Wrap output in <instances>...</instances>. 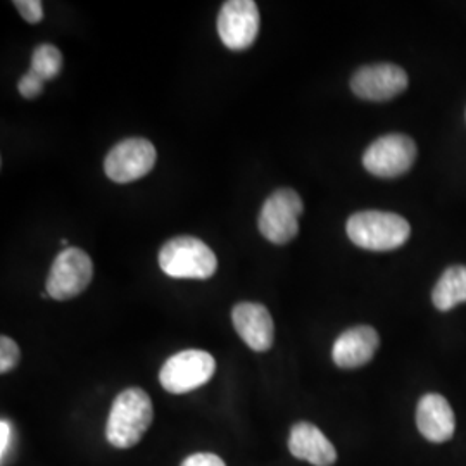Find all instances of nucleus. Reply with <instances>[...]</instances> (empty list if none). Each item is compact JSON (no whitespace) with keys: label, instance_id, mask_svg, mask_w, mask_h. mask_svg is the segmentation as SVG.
<instances>
[{"label":"nucleus","instance_id":"obj_1","mask_svg":"<svg viewBox=\"0 0 466 466\" xmlns=\"http://www.w3.org/2000/svg\"><path fill=\"white\" fill-rule=\"evenodd\" d=\"M154 418V408L149 394L138 387L119 392L111 406L106 437L117 450H130L137 446L149 431Z\"/></svg>","mask_w":466,"mask_h":466},{"label":"nucleus","instance_id":"obj_2","mask_svg":"<svg viewBox=\"0 0 466 466\" xmlns=\"http://www.w3.org/2000/svg\"><path fill=\"white\" fill-rule=\"evenodd\" d=\"M348 237L352 244L368 250H394L404 246L411 227L404 218L385 211H361L348 219Z\"/></svg>","mask_w":466,"mask_h":466},{"label":"nucleus","instance_id":"obj_3","mask_svg":"<svg viewBox=\"0 0 466 466\" xmlns=\"http://www.w3.org/2000/svg\"><path fill=\"white\" fill-rule=\"evenodd\" d=\"M159 267L173 279L208 280L217 273L218 259L209 246L196 237H175L159 250Z\"/></svg>","mask_w":466,"mask_h":466},{"label":"nucleus","instance_id":"obj_4","mask_svg":"<svg viewBox=\"0 0 466 466\" xmlns=\"http://www.w3.org/2000/svg\"><path fill=\"white\" fill-rule=\"evenodd\" d=\"M302 211L304 204L296 190L279 188L265 200L258 219V228L271 244H289L299 233Z\"/></svg>","mask_w":466,"mask_h":466},{"label":"nucleus","instance_id":"obj_5","mask_svg":"<svg viewBox=\"0 0 466 466\" xmlns=\"http://www.w3.org/2000/svg\"><path fill=\"white\" fill-rule=\"evenodd\" d=\"M217 371L215 358L200 350L171 356L159 371V382L169 394H187L209 382Z\"/></svg>","mask_w":466,"mask_h":466},{"label":"nucleus","instance_id":"obj_6","mask_svg":"<svg viewBox=\"0 0 466 466\" xmlns=\"http://www.w3.org/2000/svg\"><path fill=\"white\" fill-rule=\"evenodd\" d=\"M417 159V144L402 134L383 135L377 138L363 156L368 173L380 178H396L410 171Z\"/></svg>","mask_w":466,"mask_h":466},{"label":"nucleus","instance_id":"obj_7","mask_svg":"<svg viewBox=\"0 0 466 466\" xmlns=\"http://www.w3.org/2000/svg\"><path fill=\"white\" fill-rule=\"evenodd\" d=\"M92 277L94 263L90 256L78 248H67L50 268L47 294L56 300L73 299L90 285Z\"/></svg>","mask_w":466,"mask_h":466},{"label":"nucleus","instance_id":"obj_8","mask_svg":"<svg viewBox=\"0 0 466 466\" xmlns=\"http://www.w3.org/2000/svg\"><path fill=\"white\" fill-rule=\"evenodd\" d=\"M156 147L146 138H127L109 150L104 171L116 184H130L150 173L156 165Z\"/></svg>","mask_w":466,"mask_h":466},{"label":"nucleus","instance_id":"obj_9","mask_svg":"<svg viewBox=\"0 0 466 466\" xmlns=\"http://www.w3.org/2000/svg\"><path fill=\"white\" fill-rule=\"evenodd\" d=\"M218 34L225 47L246 50L259 34V9L252 0H228L218 16Z\"/></svg>","mask_w":466,"mask_h":466},{"label":"nucleus","instance_id":"obj_10","mask_svg":"<svg viewBox=\"0 0 466 466\" xmlns=\"http://www.w3.org/2000/svg\"><path fill=\"white\" fill-rule=\"evenodd\" d=\"M408 86V75L402 67L379 63L360 67L352 78L350 88L360 99L385 102L402 94Z\"/></svg>","mask_w":466,"mask_h":466},{"label":"nucleus","instance_id":"obj_11","mask_svg":"<svg viewBox=\"0 0 466 466\" xmlns=\"http://www.w3.org/2000/svg\"><path fill=\"white\" fill-rule=\"evenodd\" d=\"M233 327L240 339L256 352H267L273 346L275 325L267 308L259 302H238L232 311Z\"/></svg>","mask_w":466,"mask_h":466},{"label":"nucleus","instance_id":"obj_12","mask_svg":"<svg viewBox=\"0 0 466 466\" xmlns=\"http://www.w3.org/2000/svg\"><path fill=\"white\" fill-rule=\"evenodd\" d=\"M380 346V337L373 327L360 325L339 335L332 350L333 363L344 370L365 367Z\"/></svg>","mask_w":466,"mask_h":466},{"label":"nucleus","instance_id":"obj_13","mask_svg":"<svg viewBox=\"0 0 466 466\" xmlns=\"http://www.w3.org/2000/svg\"><path fill=\"white\" fill-rule=\"evenodd\" d=\"M289 451L294 458L315 466H332L337 461V451L317 425L299 421L289 435Z\"/></svg>","mask_w":466,"mask_h":466},{"label":"nucleus","instance_id":"obj_14","mask_svg":"<svg viewBox=\"0 0 466 466\" xmlns=\"http://www.w3.org/2000/svg\"><path fill=\"white\" fill-rule=\"evenodd\" d=\"M417 425L420 433L431 442H446L454 435V411L441 394L423 396L417 408Z\"/></svg>","mask_w":466,"mask_h":466},{"label":"nucleus","instance_id":"obj_15","mask_svg":"<svg viewBox=\"0 0 466 466\" xmlns=\"http://www.w3.org/2000/svg\"><path fill=\"white\" fill-rule=\"evenodd\" d=\"M432 302L439 311H450L466 302V267H451L442 273L433 287Z\"/></svg>","mask_w":466,"mask_h":466},{"label":"nucleus","instance_id":"obj_16","mask_svg":"<svg viewBox=\"0 0 466 466\" xmlns=\"http://www.w3.org/2000/svg\"><path fill=\"white\" fill-rule=\"evenodd\" d=\"M63 69V54L52 44H42L32 54V67L36 76H40L44 82L54 80Z\"/></svg>","mask_w":466,"mask_h":466},{"label":"nucleus","instance_id":"obj_17","mask_svg":"<svg viewBox=\"0 0 466 466\" xmlns=\"http://www.w3.org/2000/svg\"><path fill=\"white\" fill-rule=\"evenodd\" d=\"M21 360V350L11 337H0V373H9L16 368Z\"/></svg>","mask_w":466,"mask_h":466},{"label":"nucleus","instance_id":"obj_18","mask_svg":"<svg viewBox=\"0 0 466 466\" xmlns=\"http://www.w3.org/2000/svg\"><path fill=\"white\" fill-rule=\"evenodd\" d=\"M44 80L40 76H36L34 71H28L25 76H21L17 88H19V94L26 99H35L38 97L42 92H44Z\"/></svg>","mask_w":466,"mask_h":466},{"label":"nucleus","instance_id":"obj_19","mask_svg":"<svg viewBox=\"0 0 466 466\" xmlns=\"http://www.w3.org/2000/svg\"><path fill=\"white\" fill-rule=\"evenodd\" d=\"M15 5L17 13L32 25L40 23L44 17V5L40 0H16Z\"/></svg>","mask_w":466,"mask_h":466},{"label":"nucleus","instance_id":"obj_20","mask_svg":"<svg viewBox=\"0 0 466 466\" xmlns=\"http://www.w3.org/2000/svg\"><path fill=\"white\" fill-rule=\"evenodd\" d=\"M180 466H227L225 461L213 452H196L185 458Z\"/></svg>","mask_w":466,"mask_h":466},{"label":"nucleus","instance_id":"obj_21","mask_svg":"<svg viewBox=\"0 0 466 466\" xmlns=\"http://www.w3.org/2000/svg\"><path fill=\"white\" fill-rule=\"evenodd\" d=\"M13 425L9 420H2L0 421V458H2V465L5 463V458L13 446Z\"/></svg>","mask_w":466,"mask_h":466}]
</instances>
